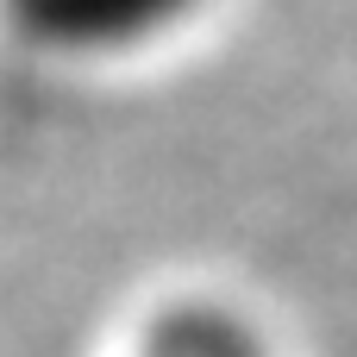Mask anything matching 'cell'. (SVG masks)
Instances as JSON below:
<instances>
[{
	"label": "cell",
	"mask_w": 357,
	"mask_h": 357,
	"mask_svg": "<svg viewBox=\"0 0 357 357\" xmlns=\"http://www.w3.org/2000/svg\"><path fill=\"white\" fill-rule=\"evenodd\" d=\"M195 6L201 0H6V19L44 50H126Z\"/></svg>",
	"instance_id": "1"
},
{
	"label": "cell",
	"mask_w": 357,
	"mask_h": 357,
	"mask_svg": "<svg viewBox=\"0 0 357 357\" xmlns=\"http://www.w3.org/2000/svg\"><path fill=\"white\" fill-rule=\"evenodd\" d=\"M144 357H270V351L238 314H226L213 301H176L144 326Z\"/></svg>",
	"instance_id": "2"
}]
</instances>
